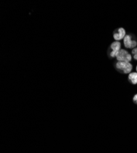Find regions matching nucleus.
I'll return each instance as SVG.
<instances>
[{
  "label": "nucleus",
  "instance_id": "obj_1",
  "mask_svg": "<svg viewBox=\"0 0 137 153\" xmlns=\"http://www.w3.org/2000/svg\"><path fill=\"white\" fill-rule=\"evenodd\" d=\"M116 68L118 71L127 74L131 72L133 66L130 62L118 61L116 64Z\"/></svg>",
  "mask_w": 137,
  "mask_h": 153
},
{
  "label": "nucleus",
  "instance_id": "obj_2",
  "mask_svg": "<svg viewBox=\"0 0 137 153\" xmlns=\"http://www.w3.org/2000/svg\"><path fill=\"white\" fill-rule=\"evenodd\" d=\"M116 59L118 61H124L130 62L132 59V55H130L127 50L124 49H121L118 52Z\"/></svg>",
  "mask_w": 137,
  "mask_h": 153
},
{
  "label": "nucleus",
  "instance_id": "obj_3",
  "mask_svg": "<svg viewBox=\"0 0 137 153\" xmlns=\"http://www.w3.org/2000/svg\"><path fill=\"white\" fill-rule=\"evenodd\" d=\"M124 45L127 48H135L137 45V42L132 39L130 35L127 34L124 38Z\"/></svg>",
  "mask_w": 137,
  "mask_h": 153
},
{
  "label": "nucleus",
  "instance_id": "obj_4",
  "mask_svg": "<svg viewBox=\"0 0 137 153\" xmlns=\"http://www.w3.org/2000/svg\"><path fill=\"white\" fill-rule=\"evenodd\" d=\"M111 52H110V56L112 58L116 57L118 52L121 50V44L119 41H115L111 44Z\"/></svg>",
  "mask_w": 137,
  "mask_h": 153
},
{
  "label": "nucleus",
  "instance_id": "obj_5",
  "mask_svg": "<svg viewBox=\"0 0 137 153\" xmlns=\"http://www.w3.org/2000/svg\"><path fill=\"white\" fill-rule=\"evenodd\" d=\"M126 36V30L123 28H118L115 31V32L113 34V37L116 41H119L123 39Z\"/></svg>",
  "mask_w": 137,
  "mask_h": 153
},
{
  "label": "nucleus",
  "instance_id": "obj_6",
  "mask_svg": "<svg viewBox=\"0 0 137 153\" xmlns=\"http://www.w3.org/2000/svg\"><path fill=\"white\" fill-rule=\"evenodd\" d=\"M128 79L129 82L133 85L137 84V72H131L129 74Z\"/></svg>",
  "mask_w": 137,
  "mask_h": 153
},
{
  "label": "nucleus",
  "instance_id": "obj_7",
  "mask_svg": "<svg viewBox=\"0 0 137 153\" xmlns=\"http://www.w3.org/2000/svg\"><path fill=\"white\" fill-rule=\"evenodd\" d=\"M132 54L133 58L137 61V47H136L132 50Z\"/></svg>",
  "mask_w": 137,
  "mask_h": 153
},
{
  "label": "nucleus",
  "instance_id": "obj_8",
  "mask_svg": "<svg viewBox=\"0 0 137 153\" xmlns=\"http://www.w3.org/2000/svg\"><path fill=\"white\" fill-rule=\"evenodd\" d=\"M133 102L137 105V94H136L134 96H133Z\"/></svg>",
  "mask_w": 137,
  "mask_h": 153
},
{
  "label": "nucleus",
  "instance_id": "obj_9",
  "mask_svg": "<svg viewBox=\"0 0 137 153\" xmlns=\"http://www.w3.org/2000/svg\"><path fill=\"white\" fill-rule=\"evenodd\" d=\"M136 72H137V66H136Z\"/></svg>",
  "mask_w": 137,
  "mask_h": 153
}]
</instances>
